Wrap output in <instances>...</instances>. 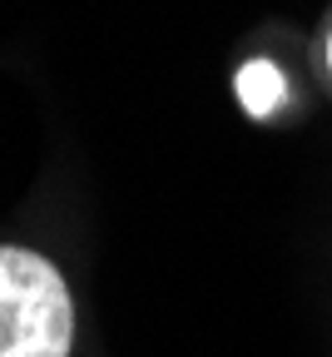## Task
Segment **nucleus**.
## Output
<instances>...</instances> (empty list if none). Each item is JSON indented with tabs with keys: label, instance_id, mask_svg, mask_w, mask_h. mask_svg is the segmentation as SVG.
Masks as SVG:
<instances>
[{
	"label": "nucleus",
	"instance_id": "1",
	"mask_svg": "<svg viewBox=\"0 0 332 357\" xmlns=\"http://www.w3.org/2000/svg\"><path fill=\"white\" fill-rule=\"evenodd\" d=\"M65 278L40 253L0 248V357H70Z\"/></svg>",
	"mask_w": 332,
	"mask_h": 357
},
{
	"label": "nucleus",
	"instance_id": "2",
	"mask_svg": "<svg viewBox=\"0 0 332 357\" xmlns=\"http://www.w3.org/2000/svg\"><path fill=\"white\" fill-rule=\"evenodd\" d=\"M282 89H288V84H282V75H278L268 60H248V65L239 70V100H243V109L258 114V119L278 109Z\"/></svg>",
	"mask_w": 332,
	"mask_h": 357
},
{
	"label": "nucleus",
	"instance_id": "3",
	"mask_svg": "<svg viewBox=\"0 0 332 357\" xmlns=\"http://www.w3.org/2000/svg\"><path fill=\"white\" fill-rule=\"evenodd\" d=\"M327 65H332V40H327Z\"/></svg>",
	"mask_w": 332,
	"mask_h": 357
}]
</instances>
